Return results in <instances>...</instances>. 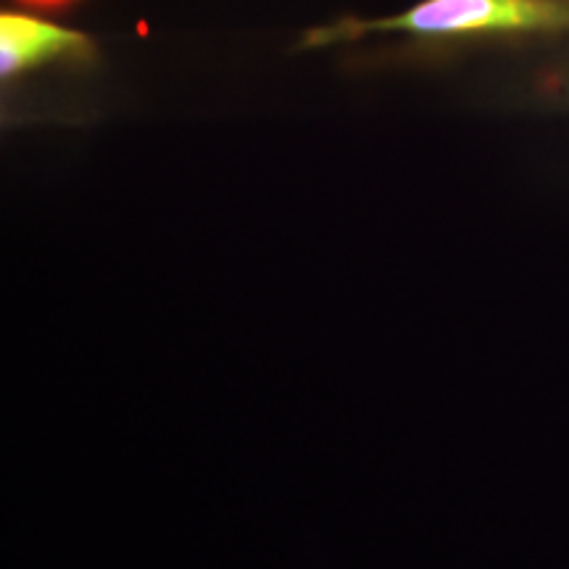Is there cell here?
I'll use <instances>...</instances> for the list:
<instances>
[{
  "label": "cell",
  "mask_w": 569,
  "mask_h": 569,
  "mask_svg": "<svg viewBox=\"0 0 569 569\" xmlns=\"http://www.w3.org/2000/svg\"><path fill=\"white\" fill-rule=\"evenodd\" d=\"M569 30V0H419L403 13L377 21H340L311 42H336L369 32H403L419 40L490 38Z\"/></svg>",
  "instance_id": "6da1fadb"
},
{
  "label": "cell",
  "mask_w": 569,
  "mask_h": 569,
  "mask_svg": "<svg viewBox=\"0 0 569 569\" xmlns=\"http://www.w3.org/2000/svg\"><path fill=\"white\" fill-rule=\"evenodd\" d=\"M90 40L82 32L53 24L32 11L0 13V80L9 82L27 71L77 61L88 56Z\"/></svg>",
  "instance_id": "7a4b0ae2"
},
{
  "label": "cell",
  "mask_w": 569,
  "mask_h": 569,
  "mask_svg": "<svg viewBox=\"0 0 569 569\" xmlns=\"http://www.w3.org/2000/svg\"><path fill=\"white\" fill-rule=\"evenodd\" d=\"M17 3L27 11H67L80 0H17Z\"/></svg>",
  "instance_id": "3957f363"
}]
</instances>
